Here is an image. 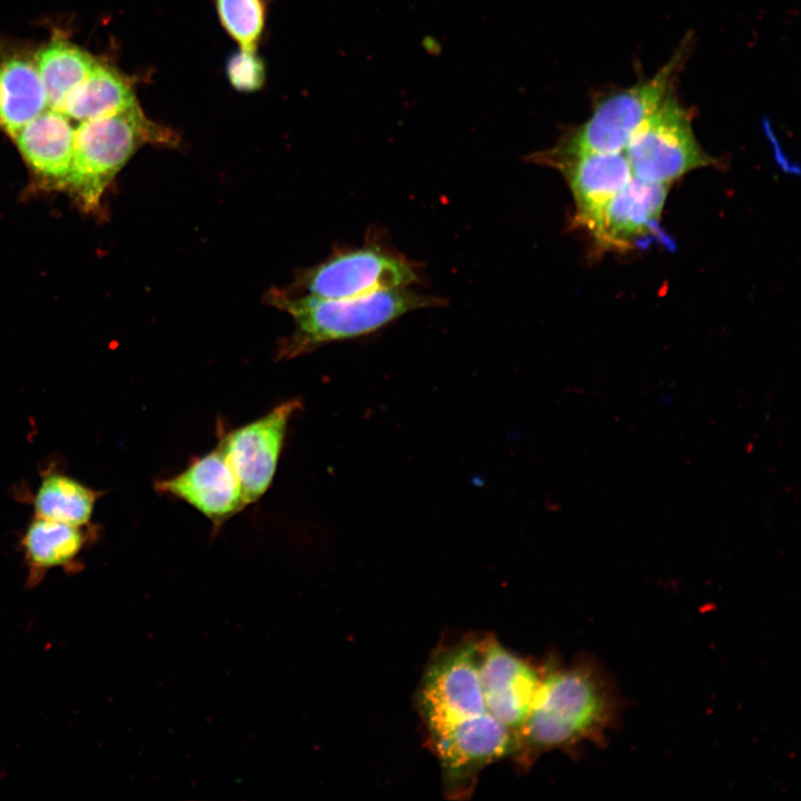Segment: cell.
<instances>
[{
	"label": "cell",
	"mask_w": 801,
	"mask_h": 801,
	"mask_svg": "<svg viewBox=\"0 0 801 801\" xmlns=\"http://www.w3.org/2000/svg\"><path fill=\"white\" fill-rule=\"evenodd\" d=\"M620 712L614 685L595 660L546 665L513 755L530 765L547 751L601 743Z\"/></svg>",
	"instance_id": "cell-1"
},
{
	"label": "cell",
	"mask_w": 801,
	"mask_h": 801,
	"mask_svg": "<svg viewBox=\"0 0 801 801\" xmlns=\"http://www.w3.org/2000/svg\"><path fill=\"white\" fill-rule=\"evenodd\" d=\"M270 303L290 315L294 333L280 346L281 357H295L326 343L376 332L399 316L437 304V299L393 288L366 295L330 299L275 291Z\"/></svg>",
	"instance_id": "cell-2"
},
{
	"label": "cell",
	"mask_w": 801,
	"mask_h": 801,
	"mask_svg": "<svg viewBox=\"0 0 801 801\" xmlns=\"http://www.w3.org/2000/svg\"><path fill=\"white\" fill-rule=\"evenodd\" d=\"M176 132L150 120L139 103L75 127L73 156L65 189L87 209L99 201L116 175L145 144L177 146Z\"/></svg>",
	"instance_id": "cell-3"
},
{
	"label": "cell",
	"mask_w": 801,
	"mask_h": 801,
	"mask_svg": "<svg viewBox=\"0 0 801 801\" xmlns=\"http://www.w3.org/2000/svg\"><path fill=\"white\" fill-rule=\"evenodd\" d=\"M679 62V55L674 56L652 78L600 100L584 123L550 150L537 154L535 161L552 166L583 152H624L640 126L670 92Z\"/></svg>",
	"instance_id": "cell-4"
},
{
	"label": "cell",
	"mask_w": 801,
	"mask_h": 801,
	"mask_svg": "<svg viewBox=\"0 0 801 801\" xmlns=\"http://www.w3.org/2000/svg\"><path fill=\"white\" fill-rule=\"evenodd\" d=\"M624 154L633 178L662 185L714 161L696 141L688 111L670 92L633 135Z\"/></svg>",
	"instance_id": "cell-5"
},
{
	"label": "cell",
	"mask_w": 801,
	"mask_h": 801,
	"mask_svg": "<svg viewBox=\"0 0 801 801\" xmlns=\"http://www.w3.org/2000/svg\"><path fill=\"white\" fill-rule=\"evenodd\" d=\"M418 708L428 740L487 711L478 673L477 639H465L434 653L419 685Z\"/></svg>",
	"instance_id": "cell-6"
},
{
	"label": "cell",
	"mask_w": 801,
	"mask_h": 801,
	"mask_svg": "<svg viewBox=\"0 0 801 801\" xmlns=\"http://www.w3.org/2000/svg\"><path fill=\"white\" fill-rule=\"evenodd\" d=\"M441 765L445 792L463 798L488 764L513 755L514 735L487 711L465 719L429 739Z\"/></svg>",
	"instance_id": "cell-7"
},
{
	"label": "cell",
	"mask_w": 801,
	"mask_h": 801,
	"mask_svg": "<svg viewBox=\"0 0 801 801\" xmlns=\"http://www.w3.org/2000/svg\"><path fill=\"white\" fill-rule=\"evenodd\" d=\"M416 280L408 263L376 248L339 254L307 270L299 285L306 295L340 299L402 288Z\"/></svg>",
	"instance_id": "cell-8"
},
{
	"label": "cell",
	"mask_w": 801,
	"mask_h": 801,
	"mask_svg": "<svg viewBox=\"0 0 801 801\" xmlns=\"http://www.w3.org/2000/svg\"><path fill=\"white\" fill-rule=\"evenodd\" d=\"M299 406L296 399L284 402L222 437L219 446L239 481L247 505L257 502L273 483L289 419Z\"/></svg>",
	"instance_id": "cell-9"
},
{
	"label": "cell",
	"mask_w": 801,
	"mask_h": 801,
	"mask_svg": "<svg viewBox=\"0 0 801 801\" xmlns=\"http://www.w3.org/2000/svg\"><path fill=\"white\" fill-rule=\"evenodd\" d=\"M478 673L487 712L516 741L531 710L543 669L488 636L478 640Z\"/></svg>",
	"instance_id": "cell-10"
},
{
	"label": "cell",
	"mask_w": 801,
	"mask_h": 801,
	"mask_svg": "<svg viewBox=\"0 0 801 801\" xmlns=\"http://www.w3.org/2000/svg\"><path fill=\"white\" fill-rule=\"evenodd\" d=\"M156 490L186 502L215 526L247 506L239 481L219 445L179 474L159 481Z\"/></svg>",
	"instance_id": "cell-11"
},
{
	"label": "cell",
	"mask_w": 801,
	"mask_h": 801,
	"mask_svg": "<svg viewBox=\"0 0 801 801\" xmlns=\"http://www.w3.org/2000/svg\"><path fill=\"white\" fill-rule=\"evenodd\" d=\"M669 187L633 178L581 225L605 248L627 247L656 222Z\"/></svg>",
	"instance_id": "cell-12"
},
{
	"label": "cell",
	"mask_w": 801,
	"mask_h": 801,
	"mask_svg": "<svg viewBox=\"0 0 801 801\" xmlns=\"http://www.w3.org/2000/svg\"><path fill=\"white\" fill-rule=\"evenodd\" d=\"M11 137L44 187H66L75 141V128L66 115L47 108Z\"/></svg>",
	"instance_id": "cell-13"
},
{
	"label": "cell",
	"mask_w": 801,
	"mask_h": 801,
	"mask_svg": "<svg viewBox=\"0 0 801 801\" xmlns=\"http://www.w3.org/2000/svg\"><path fill=\"white\" fill-rule=\"evenodd\" d=\"M96 536L92 524L79 526L33 516L20 538L28 585L36 586L53 568L78 571L81 553Z\"/></svg>",
	"instance_id": "cell-14"
},
{
	"label": "cell",
	"mask_w": 801,
	"mask_h": 801,
	"mask_svg": "<svg viewBox=\"0 0 801 801\" xmlns=\"http://www.w3.org/2000/svg\"><path fill=\"white\" fill-rule=\"evenodd\" d=\"M552 167L560 169L568 182L580 225L633 179L624 152H583Z\"/></svg>",
	"instance_id": "cell-15"
},
{
	"label": "cell",
	"mask_w": 801,
	"mask_h": 801,
	"mask_svg": "<svg viewBox=\"0 0 801 801\" xmlns=\"http://www.w3.org/2000/svg\"><path fill=\"white\" fill-rule=\"evenodd\" d=\"M47 108L36 63L21 56L0 60V128L12 136Z\"/></svg>",
	"instance_id": "cell-16"
},
{
	"label": "cell",
	"mask_w": 801,
	"mask_h": 801,
	"mask_svg": "<svg viewBox=\"0 0 801 801\" xmlns=\"http://www.w3.org/2000/svg\"><path fill=\"white\" fill-rule=\"evenodd\" d=\"M100 494L66 472L50 466L40 473V481L30 496V503L33 516L88 526L91 525Z\"/></svg>",
	"instance_id": "cell-17"
},
{
	"label": "cell",
	"mask_w": 801,
	"mask_h": 801,
	"mask_svg": "<svg viewBox=\"0 0 801 801\" xmlns=\"http://www.w3.org/2000/svg\"><path fill=\"white\" fill-rule=\"evenodd\" d=\"M137 102L131 80L115 68L97 62L69 95L60 112L80 122L125 110Z\"/></svg>",
	"instance_id": "cell-18"
},
{
	"label": "cell",
	"mask_w": 801,
	"mask_h": 801,
	"mask_svg": "<svg viewBox=\"0 0 801 801\" xmlns=\"http://www.w3.org/2000/svg\"><path fill=\"white\" fill-rule=\"evenodd\" d=\"M97 62L90 53L65 40H52L40 48L34 63L46 90L48 108L60 111Z\"/></svg>",
	"instance_id": "cell-19"
},
{
	"label": "cell",
	"mask_w": 801,
	"mask_h": 801,
	"mask_svg": "<svg viewBox=\"0 0 801 801\" xmlns=\"http://www.w3.org/2000/svg\"><path fill=\"white\" fill-rule=\"evenodd\" d=\"M218 20L240 49L257 51L266 30L270 0H212Z\"/></svg>",
	"instance_id": "cell-20"
},
{
	"label": "cell",
	"mask_w": 801,
	"mask_h": 801,
	"mask_svg": "<svg viewBox=\"0 0 801 801\" xmlns=\"http://www.w3.org/2000/svg\"><path fill=\"white\" fill-rule=\"evenodd\" d=\"M225 73L234 89L251 93L265 86L267 70L257 51L239 49L226 61Z\"/></svg>",
	"instance_id": "cell-21"
}]
</instances>
